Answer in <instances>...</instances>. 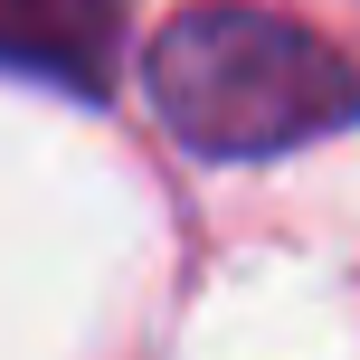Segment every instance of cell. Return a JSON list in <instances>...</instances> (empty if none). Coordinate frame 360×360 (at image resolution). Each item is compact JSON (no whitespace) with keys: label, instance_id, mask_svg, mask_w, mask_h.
I'll return each instance as SVG.
<instances>
[{"label":"cell","instance_id":"1","mask_svg":"<svg viewBox=\"0 0 360 360\" xmlns=\"http://www.w3.org/2000/svg\"><path fill=\"white\" fill-rule=\"evenodd\" d=\"M143 95L199 162H275L360 124V67L256 0H190L143 48Z\"/></svg>","mask_w":360,"mask_h":360},{"label":"cell","instance_id":"2","mask_svg":"<svg viewBox=\"0 0 360 360\" xmlns=\"http://www.w3.org/2000/svg\"><path fill=\"white\" fill-rule=\"evenodd\" d=\"M0 76L105 105L124 76V0H0Z\"/></svg>","mask_w":360,"mask_h":360}]
</instances>
